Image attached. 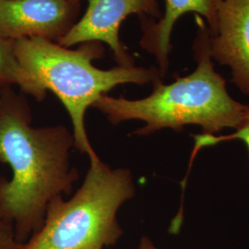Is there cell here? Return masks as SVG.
<instances>
[{
	"label": "cell",
	"mask_w": 249,
	"mask_h": 249,
	"mask_svg": "<svg viewBox=\"0 0 249 249\" xmlns=\"http://www.w3.org/2000/svg\"><path fill=\"white\" fill-rule=\"evenodd\" d=\"M81 2L83 0H73ZM88 7L81 18L57 44L65 47L99 42L108 45L117 66L133 67V56L119 38V30L130 15L160 18L158 0H85Z\"/></svg>",
	"instance_id": "5"
},
{
	"label": "cell",
	"mask_w": 249,
	"mask_h": 249,
	"mask_svg": "<svg viewBox=\"0 0 249 249\" xmlns=\"http://www.w3.org/2000/svg\"><path fill=\"white\" fill-rule=\"evenodd\" d=\"M195 150L192 153V159L195 157L197 151L200 149L207 147V146H213L217 143L226 142V141H231V140H241L247 145L249 151V110L248 115L242 124L236 128V131L233 134L229 136H221V137H215L211 134H200V135H195Z\"/></svg>",
	"instance_id": "10"
},
{
	"label": "cell",
	"mask_w": 249,
	"mask_h": 249,
	"mask_svg": "<svg viewBox=\"0 0 249 249\" xmlns=\"http://www.w3.org/2000/svg\"><path fill=\"white\" fill-rule=\"evenodd\" d=\"M196 36L193 44L196 68L186 77L169 84L161 79L152 82L153 89L147 97L129 100L103 95L93 105L118 124L141 120L145 126L134 135L147 136L163 128L183 130L187 124H198L202 133L213 134L225 127L237 128L248 115L249 106L231 98L226 81L215 71L210 52V31L205 21L196 15Z\"/></svg>",
	"instance_id": "2"
},
{
	"label": "cell",
	"mask_w": 249,
	"mask_h": 249,
	"mask_svg": "<svg viewBox=\"0 0 249 249\" xmlns=\"http://www.w3.org/2000/svg\"><path fill=\"white\" fill-rule=\"evenodd\" d=\"M22 246L16 239L13 226L0 221V249H22Z\"/></svg>",
	"instance_id": "11"
},
{
	"label": "cell",
	"mask_w": 249,
	"mask_h": 249,
	"mask_svg": "<svg viewBox=\"0 0 249 249\" xmlns=\"http://www.w3.org/2000/svg\"><path fill=\"white\" fill-rule=\"evenodd\" d=\"M212 57L231 71V82L249 95V0H222L217 30L210 36Z\"/></svg>",
	"instance_id": "7"
},
{
	"label": "cell",
	"mask_w": 249,
	"mask_h": 249,
	"mask_svg": "<svg viewBox=\"0 0 249 249\" xmlns=\"http://www.w3.org/2000/svg\"><path fill=\"white\" fill-rule=\"evenodd\" d=\"M12 45L21 68L60 100L71 120L74 147L89 159L98 156L86 130L85 116L89 107L119 85H143L161 79L157 68H96L93 61L105 53L99 42L70 49L41 38H23L12 41Z\"/></svg>",
	"instance_id": "3"
},
{
	"label": "cell",
	"mask_w": 249,
	"mask_h": 249,
	"mask_svg": "<svg viewBox=\"0 0 249 249\" xmlns=\"http://www.w3.org/2000/svg\"><path fill=\"white\" fill-rule=\"evenodd\" d=\"M138 249H158L147 236H143L141 239Z\"/></svg>",
	"instance_id": "12"
},
{
	"label": "cell",
	"mask_w": 249,
	"mask_h": 249,
	"mask_svg": "<svg viewBox=\"0 0 249 249\" xmlns=\"http://www.w3.org/2000/svg\"><path fill=\"white\" fill-rule=\"evenodd\" d=\"M17 85L25 94L41 102L47 90L19 65L12 41L0 37V88Z\"/></svg>",
	"instance_id": "9"
},
{
	"label": "cell",
	"mask_w": 249,
	"mask_h": 249,
	"mask_svg": "<svg viewBox=\"0 0 249 249\" xmlns=\"http://www.w3.org/2000/svg\"><path fill=\"white\" fill-rule=\"evenodd\" d=\"M222 0H163L164 12L157 22L142 17V37L140 45L154 55L160 77L163 78L169 69V55L172 49L171 37L178 19L193 12L206 18L210 36L217 30V13Z\"/></svg>",
	"instance_id": "8"
},
{
	"label": "cell",
	"mask_w": 249,
	"mask_h": 249,
	"mask_svg": "<svg viewBox=\"0 0 249 249\" xmlns=\"http://www.w3.org/2000/svg\"><path fill=\"white\" fill-rule=\"evenodd\" d=\"M81 2L0 0V37L41 38L57 43L78 21Z\"/></svg>",
	"instance_id": "6"
},
{
	"label": "cell",
	"mask_w": 249,
	"mask_h": 249,
	"mask_svg": "<svg viewBox=\"0 0 249 249\" xmlns=\"http://www.w3.org/2000/svg\"><path fill=\"white\" fill-rule=\"evenodd\" d=\"M135 196L131 172L110 168L98 156L89 159L85 179L71 199L56 196L45 221L22 249H105L123 234L117 221L121 206Z\"/></svg>",
	"instance_id": "4"
},
{
	"label": "cell",
	"mask_w": 249,
	"mask_h": 249,
	"mask_svg": "<svg viewBox=\"0 0 249 249\" xmlns=\"http://www.w3.org/2000/svg\"><path fill=\"white\" fill-rule=\"evenodd\" d=\"M27 99L0 88V161L11 179H0V221L24 244L45 221L48 204L71 193L79 171L71 163L74 136L61 124L35 127ZM75 148V147H74Z\"/></svg>",
	"instance_id": "1"
}]
</instances>
